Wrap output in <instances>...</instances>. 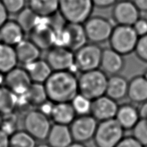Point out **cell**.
<instances>
[{
	"mask_svg": "<svg viewBox=\"0 0 147 147\" xmlns=\"http://www.w3.org/2000/svg\"><path fill=\"white\" fill-rule=\"evenodd\" d=\"M26 102L33 106H42L48 100L44 84L32 82L24 95Z\"/></svg>",
	"mask_w": 147,
	"mask_h": 147,
	"instance_id": "cell-27",
	"label": "cell"
},
{
	"mask_svg": "<svg viewBox=\"0 0 147 147\" xmlns=\"http://www.w3.org/2000/svg\"><path fill=\"white\" fill-rule=\"evenodd\" d=\"M68 147H87L84 144L82 143H78V142H74L70 144Z\"/></svg>",
	"mask_w": 147,
	"mask_h": 147,
	"instance_id": "cell-42",
	"label": "cell"
},
{
	"mask_svg": "<svg viewBox=\"0 0 147 147\" xmlns=\"http://www.w3.org/2000/svg\"><path fill=\"white\" fill-rule=\"evenodd\" d=\"M1 38H0V44H1Z\"/></svg>",
	"mask_w": 147,
	"mask_h": 147,
	"instance_id": "cell-47",
	"label": "cell"
},
{
	"mask_svg": "<svg viewBox=\"0 0 147 147\" xmlns=\"http://www.w3.org/2000/svg\"><path fill=\"white\" fill-rule=\"evenodd\" d=\"M102 53L99 45L88 43L74 53L75 67L81 73L100 69Z\"/></svg>",
	"mask_w": 147,
	"mask_h": 147,
	"instance_id": "cell-6",
	"label": "cell"
},
{
	"mask_svg": "<svg viewBox=\"0 0 147 147\" xmlns=\"http://www.w3.org/2000/svg\"><path fill=\"white\" fill-rule=\"evenodd\" d=\"M94 7L92 0H59L58 12L65 22L84 24Z\"/></svg>",
	"mask_w": 147,
	"mask_h": 147,
	"instance_id": "cell-3",
	"label": "cell"
},
{
	"mask_svg": "<svg viewBox=\"0 0 147 147\" xmlns=\"http://www.w3.org/2000/svg\"><path fill=\"white\" fill-rule=\"evenodd\" d=\"M59 40V45L67 47L74 53L88 42L83 24L67 22L62 27L60 34H58V41Z\"/></svg>",
	"mask_w": 147,
	"mask_h": 147,
	"instance_id": "cell-8",
	"label": "cell"
},
{
	"mask_svg": "<svg viewBox=\"0 0 147 147\" xmlns=\"http://www.w3.org/2000/svg\"><path fill=\"white\" fill-rule=\"evenodd\" d=\"M127 97L134 104L140 105L147 101V79L137 75L128 81Z\"/></svg>",
	"mask_w": 147,
	"mask_h": 147,
	"instance_id": "cell-20",
	"label": "cell"
},
{
	"mask_svg": "<svg viewBox=\"0 0 147 147\" xmlns=\"http://www.w3.org/2000/svg\"><path fill=\"white\" fill-rule=\"evenodd\" d=\"M115 119L125 130H132L140 120L138 108L131 103L119 105Z\"/></svg>",
	"mask_w": 147,
	"mask_h": 147,
	"instance_id": "cell-17",
	"label": "cell"
},
{
	"mask_svg": "<svg viewBox=\"0 0 147 147\" xmlns=\"http://www.w3.org/2000/svg\"><path fill=\"white\" fill-rule=\"evenodd\" d=\"M128 88V81L125 77L111 75L108 77L106 95L118 102L127 97Z\"/></svg>",
	"mask_w": 147,
	"mask_h": 147,
	"instance_id": "cell-21",
	"label": "cell"
},
{
	"mask_svg": "<svg viewBox=\"0 0 147 147\" xmlns=\"http://www.w3.org/2000/svg\"><path fill=\"white\" fill-rule=\"evenodd\" d=\"M25 34L16 20H8L0 28L1 43L13 47L24 40Z\"/></svg>",
	"mask_w": 147,
	"mask_h": 147,
	"instance_id": "cell-19",
	"label": "cell"
},
{
	"mask_svg": "<svg viewBox=\"0 0 147 147\" xmlns=\"http://www.w3.org/2000/svg\"><path fill=\"white\" fill-rule=\"evenodd\" d=\"M71 105L77 115H89L91 113L92 100L78 93L73 98Z\"/></svg>",
	"mask_w": 147,
	"mask_h": 147,
	"instance_id": "cell-31",
	"label": "cell"
},
{
	"mask_svg": "<svg viewBox=\"0 0 147 147\" xmlns=\"http://www.w3.org/2000/svg\"><path fill=\"white\" fill-rule=\"evenodd\" d=\"M32 83L25 68L16 67L5 76V85L18 96L24 95Z\"/></svg>",
	"mask_w": 147,
	"mask_h": 147,
	"instance_id": "cell-14",
	"label": "cell"
},
{
	"mask_svg": "<svg viewBox=\"0 0 147 147\" xmlns=\"http://www.w3.org/2000/svg\"><path fill=\"white\" fill-rule=\"evenodd\" d=\"M18 63L15 48L3 43L0 44V72L6 74Z\"/></svg>",
	"mask_w": 147,
	"mask_h": 147,
	"instance_id": "cell-26",
	"label": "cell"
},
{
	"mask_svg": "<svg viewBox=\"0 0 147 147\" xmlns=\"http://www.w3.org/2000/svg\"><path fill=\"white\" fill-rule=\"evenodd\" d=\"M138 111L140 119H147V101L139 105Z\"/></svg>",
	"mask_w": 147,
	"mask_h": 147,
	"instance_id": "cell-41",
	"label": "cell"
},
{
	"mask_svg": "<svg viewBox=\"0 0 147 147\" xmlns=\"http://www.w3.org/2000/svg\"><path fill=\"white\" fill-rule=\"evenodd\" d=\"M134 31L139 37L147 34V18L140 17L132 25Z\"/></svg>",
	"mask_w": 147,
	"mask_h": 147,
	"instance_id": "cell-35",
	"label": "cell"
},
{
	"mask_svg": "<svg viewBox=\"0 0 147 147\" xmlns=\"http://www.w3.org/2000/svg\"><path fill=\"white\" fill-rule=\"evenodd\" d=\"M83 25L88 42L98 45L108 42L114 27L110 20L101 16H91Z\"/></svg>",
	"mask_w": 147,
	"mask_h": 147,
	"instance_id": "cell-7",
	"label": "cell"
},
{
	"mask_svg": "<svg viewBox=\"0 0 147 147\" xmlns=\"http://www.w3.org/2000/svg\"><path fill=\"white\" fill-rule=\"evenodd\" d=\"M47 140L51 147H68L73 142L69 126L56 123L51 127Z\"/></svg>",
	"mask_w": 147,
	"mask_h": 147,
	"instance_id": "cell-18",
	"label": "cell"
},
{
	"mask_svg": "<svg viewBox=\"0 0 147 147\" xmlns=\"http://www.w3.org/2000/svg\"><path fill=\"white\" fill-rule=\"evenodd\" d=\"M118 1H124V0H118Z\"/></svg>",
	"mask_w": 147,
	"mask_h": 147,
	"instance_id": "cell-48",
	"label": "cell"
},
{
	"mask_svg": "<svg viewBox=\"0 0 147 147\" xmlns=\"http://www.w3.org/2000/svg\"><path fill=\"white\" fill-rule=\"evenodd\" d=\"M118 108L117 102L105 95L92 100L90 114L98 122L113 119Z\"/></svg>",
	"mask_w": 147,
	"mask_h": 147,
	"instance_id": "cell-15",
	"label": "cell"
},
{
	"mask_svg": "<svg viewBox=\"0 0 147 147\" xmlns=\"http://www.w3.org/2000/svg\"><path fill=\"white\" fill-rule=\"evenodd\" d=\"M9 134L0 129V147H9Z\"/></svg>",
	"mask_w": 147,
	"mask_h": 147,
	"instance_id": "cell-39",
	"label": "cell"
},
{
	"mask_svg": "<svg viewBox=\"0 0 147 147\" xmlns=\"http://www.w3.org/2000/svg\"><path fill=\"white\" fill-rule=\"evenodd\" d=\"M28 7L40 18H48L58 12L59 0H28Z\"/></svg>",
	"mask_w": 147,
	"mask_h": 147,
	"instance_id": "cell-25",
	"label": "cell"
},
{
	"mask_svg": "<svg viewBox=\"0 0 147 147\" xmlns=\"http://www.w3.org/2000/svg\"><path fill=\"white\" fill-rule=\"evenodd\" d=\"M125 66L124 56L110 47L102 49L100 69L109 76L118 75Z\"/></svg>",
	"mask_w": 147,
	"mask_h": 147,
	"instance_id": "cell-16",
	"label": "cell"
},
{
	"mask_svg": "<svg viewBox=\"0 0 147 147\" xmlns=\"http://www.w3.org/2000/svg\"><path fill=\"white\" fill-rule=\"evenodd\" d=\"M111 17L117 25L132 26L141 17V12L131 0L117 1L113 6Z\"/></svg>",
	"mask_w": 147,
	"mask_h": 147,
	"instance_id": "cell-13",
	"label": "cell"
},
{
	"mask_svg": "<svg viewBox=\"0 0 147 147\" xmlns=\"http://www.w3.org/2000/svg\"><path fill=\"white\" fill-rule=\"evenodd\" d=\"M9 14L2 2V0H0V28L9 20Z\"/></svg>",
	"mask_w": 147,
	"mask_h": 147,
	"instance_id": "cell-38",
	"label": "cell"
},
{
	"mask_svg": "<svg viewBox=\"0 0 147 147\" xmlns=\"http://www.w3.org/2000/svg\"><path fill=\"white\" fill-rule=\"evenodd\" d=\"M108 77L100 69L81 73L78 77V93L93 100L106 95Z\"/></svg>",
	"mask_w": 147,
	"mask_h": 147,
	"instance_id": "cell-2",
	"label": "cell"
},
{
	"mask_svg": "<svg viewBox=\"0 0 147 147\" xmlns=\"http://www.w3.org/2000/svg\"><path fill=\"white\" fill-rule=\"evenodd\" d=\"M115 147H144L132 136H125Z\"/></svg>",
	"mask_w": 147,
	"mask_h": 147,
	"instance_id": "cell-36",
	"label": "cell"
},
{
	"mask_svg": "<svg viewBox=\"0 0 147 147\" xmlns=\"http://www.w3.org/2000/svg\"><path fill=\"white\" fill-rule=\"evenodd\" d=\"M18 102V96L5 86L0 87V113L7 115L13 113Z\"/></svg>",
	"mask_w": 147,
	"mask_h": 147,
	"instance_id": "cell-28",
	"label": "cell"
},
{
	"mask_svg": "<svg viewBox=\"0 0 147 147\" xmlns=\"http://www.w3.org/2000/svg\"><path fill=\"white\" fill-rule=\"evenodd\" d=\"M134 53L139 60L147 64V34L139 38Z\"/></svg>",
	"mask_w": 147,
	"mask_h": 147,
	"instance_id": "cell-34",
	"label": "cell"
},
{
	"mask_svg": "<svg viewBox=\"0 0 147 147\" xmlns=\"http://www.w3.org/2000/svg\"><path fill=\"white\" fill-rule=\"evenodd\" d=\"M9 14H18L25 9L26 0H2Z\"/></svg>",
	"mask_w": 147,
	"mask_h": 147,
	"instance_id": "cell-33",
	"label": "cell"
},
{
	"mask_svg": "<svg viewBox=\"0 0 147 147\" xmlns=\"http://www.w3.org/2000/svg\"><path fill=\"white\" fill-rule=\"evenodd\" d=\"M18 63L26 65L39 59L40 50L29 39L23 40L14 47Z\"/></svg>",
	"mask_w": 147,
	"mask_h": 147,
	"instance_id": "cell-22",
	"label": "cell"
},
{
	"mask_svg": "<svg viewBox=\"0 0 147 147\" xmlns=\"http://www.w3.org/2000/svg\"><path fill=\"white\" fill-rule=\"evenodd\" d=\"M140 12H147V0H131Z\"/></svg>",
	"mask_w": 147,
	"mask_h": 147,
	"instance_id": "cell-40",
	"label": "cell"
},
{
	"mask_svg": "<svg viewBox=\"0 0 147 147\" xmlns=\"http://www.w3.org/2000/svg\"><path fill=\"white\" fill-rule=\"evenodd\" d=\"M25 130L35 139H47L51 125L48 115L42 111L32 110L28 112L24 119Z\"/></svg>",
	"mask_w": 147,
	"mask_h": 147,
	"instance_id": "cell-9",
	"label": "cell"
},
{
	"mask_svg": "<svg viewBox=\"0 0 147 147\" xmlns=\"http://www.w3.org/2000/svg\"><path fill=\"white\" fill-rule=\"evenodd\" d=\"M32 82L42 83L46 81L53 73L51 67L45 60L38 59L31 64L25 65Z\"/></svg>",
	"mask_w": 147,
	"mask_h": 147,
	"instance_id": "cell-24",
	"label": "cell"
},
{
	"mask_svg": "<svg viewBox=\"0 0 147 147\" xmlns=\"http://www.w3.org/2000/svg\"><path fill=\"white\" fill-rule=\"evenodd\" d=\"M29 35V39L41 51L49 50L58 42L57 30L48 23L40 22Z\"/></svg>",
	"mask_w": 147,
	"mask_h": 147,
	"instance_id": "cell-12",
	"label": "cell"
},
{
	"mask_svg": "<svg viewBox=\"0 0 147 147\" xmlns=\"http://www.w3.org/2000/svg\"><path fill=\"white\" fill-rule=\"evenodd\" d=\"M4 82H5V76L3 75V73L0 72V87L3 84Z\"/></svg>",
	"mask_w": 147,
	"mask_h": 147,
	"instance_id": "cell-43",
	"label": "cell"
},
{
	"mask_svg": "<svg viewBox=\"0 0 147 147\" xmlns=\"http://www.w3.org/2000/svg\"><path fill=\"white\" fill-rule=\"evenodd\" d=\"M139 36L130 25H117L108 40L110 47L123 56L134 52Z\"/></svg>",
	"mask_w": 147,
	"mask_h": 147,
	"instance_id": "cell-4",
	"label": "cell"
},
{
	"mask_svg": "<svg viewBox=\"0 0 147 147\" xmlns=\"http://www.w3.org/2000/svg\"><path fill=\"white\" fill-rule=\"evenodd\" d=\"M98 122L89 114L78 115L70 124V131L74 142L84 143L93 139Z\"/></svg>",
	"mask_w": 147,
	"mask_h": 147,
	"instance_id": "cell-10",
	"label": "cell"
},
{
	"mask_svg": "<svg viewBox=\"0 0 147 147\" xmlns=\"http://www.w3.org/2000/svg\"><path fill=\"white\" fill-rule=\"evenodd\" d=\"M125 131L115 119L101 121L93 139L97 147H115L125 137Z\"/></svg>",
	"mask_w": 147,
	"mask_h": 147,
	"instance_id": "cell-5",
	"label": "cell"
},
{
	"mask_svg": "<svg viewBox=\"0 0 147 147\" xmlns=\"http://www.w3.org/2000/svg\"><path fill=\"white\" fill-rule=\"evenodd\" d=\"M1 123H2V117L1 115V113H0V127H1Z\"/></svg>",
	"mask_w": 147,
	"mask_h": 147,
	"instance_id": "cell-46",
	"label": "cell"
},
{
	"mask_svg": "<svg viewBox=\"0 0 147 147\" xmlns=\"http://www.w3.org/2000/svg\"><path fill=\"white\" fill-rule=\"evenodd\" d=\"M40 18L28 7L17 14L16 21L25 33H29L40 22Z\"/></svg>",
	"mask_w": 147,
	"mask_h": 147,
	"instance_id": "cell-29",
	"label": "cell"
},
{
	"mask_svg": "<svg viewBox=\"0 0 147 147\" xmlns=\"http://www.w3.org/2000/svg\"><path fill=\"white\" fill-rule=\"evenodd\" d=\"M95 7L99 9H107L113 7L118 0H92Z\"/></svg>",
	"mask_w": 147,
	"mask_h": 147,
	"instance_id": "cell-37",
	"label": "cell"
},
{
	"mask_svg": "<svg viewBox=\"0 0 147 147\" xmlns=\"http://www.w3.org/2000/svg\"><path fill=\"white\" fill-rule=\"evenodd\" d=\"M36 139L26 131H17L9 137V147H36Z\"/></svg>",
	"mask_w": 147,
	"mask_h": 147,
	"instance_id": "cell-30",
	"label": "cell"
},
{
	"mask_svg": "<svg viewBox=\"0 0 147 147\" xmlns=\"http://www.w3.org/2000/svg\"><path fill=\"white\" fill-rule=\"evenodd\" d=\"M132 136L143 146L147 147V119H140L132 129Z\"/></svg>",
	"mask_w": 147,
	"mask_h": 147,
	"instance_id": "cell-32",
	"label": "cell"
},
{
	"mask_svg": "<svg viewBox=\"0 0 147 147\" xmlns=\"http://www.w3.org/2000/svg\"><path fill=\"white\" fill-rule=\"evenodd\" d=\"M45 60L54 71H69L75 66L74 52L62 45H56L47 50Z\"/></svg>",
	"mask_w": 147,
	"mask_h": 147,
	"instance_id": "cell-11",
	"label": "cell"
},
{
	"mask_svg": "<svg viewBox=\"0 0 147 147\" xmlns=\"http://www.w3.org/2000/svg\"><path fill=\"white\" fill-rule=\"evenodd\" d=\"M36 147H51L48 144H40L39 145L36 146Z\"/></svg>",
	"mask_w": 147,
	"mask_h": 147,
	"instance_id": "cell-44",
	"label": "cell"
},
{
	"mask_svg": "<svg viewBox=\"0 0 147 147\" xmlns=\"http://www.w3.org/2000/svg\"><path fill=\"white\" fill-rule=\"evenodd\" d=\"M49 115L55 123L68 126L76 118L77 114L71 102H58L54 103Z\"/></svg>",
	"mask_w": 147,
	"mask_h": 147,
	"instance_id": "cell-23",
	"label": "cell"
},
{
	"mask_svg": "<svg viewBox=\"0 0 147 147\" xmlns=\"http://www.w3.org/2000/svg\"><path fill=\"white\" fill-rule=\"evenodd\" d=\"M44 86L48 100L53 103L71 102L79 93L78 78L69 71H53Z\"/></svg>",
	"mask_w": 147,
	"mask_h": 147,
	"instance_id": "cell-1",
	"label": "cell"
},
{
	"mask_svg": "<svg viewBox=\"0 0 147 147\" xmlns=\"http://www.w3.org/2000/svg\"><path fill=\"white\" fill-rule=\"evenodd\" d=\"M142 75H143L144 78H146V79H147V69H146L144 71L143 73V74H142Z\"/></svg>",
	"mask_w": 147,
	"mask_h": 147,
	"instance_id": "cell-45",
	"label": "cell"
}]
</instances>
